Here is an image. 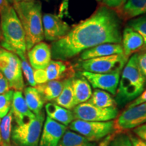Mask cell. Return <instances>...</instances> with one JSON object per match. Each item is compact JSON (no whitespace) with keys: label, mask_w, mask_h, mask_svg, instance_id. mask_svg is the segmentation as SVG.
<instances>
[{"label":"cell","mask_w":146,"mask_h":146,"mask_svg":"<svg viewBox=\"0 0 146 146\" xmlns=\"http://www.w3.org/2000/svg\"><path fill=\"white\" fill-rule=\"evenodd\" d=\"M121 42L120 17L115 10L102 5L90 17L70 28L64 36L52 42V58L67 61L97 45Z\"/></svg>","instance_id":"obj_1"},{"label":"cell","mask_w":146,"mask_h":146,"mask_svg":"<svg viewBox=\"0 0 146 146\" xmlns=\"http://www.w3.org/2000/svg\"><path fill=\"white\" fill-rule=\"evenodd\" d=\"M0 21L2 34L0 46L19 58L27 57L25 33L12 5L0 9Z\"/></svg>","instance_id":"obj_2"},{"label":"cell","mask_w":146,"mask_h":146,"mask_svg":"<svg viewBox=\"0 0 146 146\" xmlns=\"http://www.w3.org/2000/svg\"><path fill=\"white\" fill-rule=\"evenodd\" d=\"M12 6L25 33L27 51L44 39L42 23V5L39 0L15 3Z\"/></svg>","instance_id":"obj_3"},{"label":"cell","mask_w":146,"mask_h":146,"mask_svg":"<svg viewBox=\"0 0 146 146\" xmlns=\"http://www.w3.org/2000/svg\"><path fill=\"white\" fill-rule=\"evenodd\" d=\"M145 84L146 78L137 64V54H135L128 60L123 69L115 95L116 104L123 106L135 100L144 91Z\"/></svg>","instance_id":"obj_4"},{"label":"cell","mask_w":146,"mask_h":146,"mask_svg":"<svg viewBox=\"0 0 146 146\" xmlns=\"http://www.w3.org/2000/svg\"><path fill=\"white\" fill-rule=\"evenodd\" d=\"M45 120V114L41 112L27 123L15 125L12 128L11 137L19 146H38Z\"/></svg>","instance_id":"obj_5"},{"label":"cell","mask_w":146,"mask_h":146,"mask_svg":"<svg viewBox=\"0 0 146 146\" xmlns=\"http://www.w3.org/2000/svg\"><path fill=\"white\" fill-rule=\"evenodd\" d=\"M128 58L125 54H121L86 60H79L76 64V67L81 71L98 74L121 72L127 62Z\"/></svg>","instance_id":"obj_6"},{"label":"cell","mask_w":146,"mask_h":146,"mask_svg":"<svg viewBox=\"0 0 146 146\" xmlns=\"http://www.w3.org/2000/svg\"><path fill=\"white\" fill-rule=\"evenodd\" d=\"M0 71L12 90L21 91L25 87L21 60L17 55L0 46Z\"/></svg>","instance_id":"obj_7"},{"label":"cell","mask_w":146,"mask_h":146,"mask_svg":"<svg viewBox=\"0 0 146 146\" xmlns=\"http://www.w3.org/2000/svg\"><path fill=\"white\" fill-rule=\"evenodd\" d=\"M113 120L92 122L75 119L69 125V129L81 135L89 141L95 142L104 139L114 130Z\"/></svg>","instance_id":"obj_8"},{"label":"cell","mask_w":146,"mask_h":146,"mask_svg":"<svg viewBox=\"0 0 146 146\" xmlns=\"http://www.w3.org/2000/svg\"><path fill=\"white\" fill-rule=\"evenodd\" d=\"M74 76L72 66L67 61L51 60L44 69L34 70V78L36 85L61 78H71Z\"/></svg>","instance_id":"obj_9"},{"label":"cell","mask_w":146,"mask_h":146,"mask_svg":"<svg viewBox=\"0 0 146 146\" xmlns=\"http://www.w3.org/2000/svg\"><path fill=\"white\" fill-rule=\"evenodd\" d=\"M74 119L92 122H106L117 117L118 110L116 107L102 108L95 106L88 102L80 104L73 108Z\"/></svg>","instance_id":"obj_10"},{"label":"cell","mask_w":146,"mask_h":146,"mask_svg":"<svg viewBox=\"0 0 146 146\" xmlns=\"http://www.w3.org/2000/svg\"><path fill=\"white\" fill-rule=\"evenodd\" d=\"M114 122V130L118 131L135 129L146 123V103L127 108Z\"/></svg>","instance_id":"obj_11"},{"label":"cell","mask_w":146,"mask_h":146,"mask_svg":"<svg viewBox=\"0 0 146 146\" xmlns=\"http://www.w3.org/2000/svg\"><path fill=\"white\" fill-rule=\"evenodd\" d=\"M78 74L83 76L94 88L108 91L115 96L120 81V72L111 74H98L81 71Z\"/></svg>","instance_id":"obj_12"},{"label":"cell","mask_w":146,"mask_h":146,"mask_svg":"<svg viewBox=\"0 0 146 146\" xmlns=\"http://www.w3.org/2000/svg\"><path fill=\"white\" fill-rule=\"evenodd\" d=\"M44 39L47 41H56L61 39L70 30L68 24L55 14L46 13L42 16Z\"/></svg>","instance_id":"obj_13"},{"label":"cell","mask_w":146,"mask_h":146,"mask_svg":"<svg viewBox=\"0 0 146 146\" xmlns=\"http://www.w3.org/2000/svg\"><path fill=\"white\" fill-rule=\"evenodd\" d=\"M66 130V126L47 116L38 146H57Z\"/></svg>","instance_id":"obj_14"},{"label":"cell","mask_w":146,"mask_h":146,"mask_svg":"<svg viewBox=\"0 0 146 146\" xmlns=\"http://www.w3.org/2000/svg\"><path fill=\"white\" fill-rule=\"evenodd\" d=\"M29 62L34 70L44 69L52 60L51 47L41 41L35 45L27 53Z\"/></svg>","instance_id":"obj_15"},{"label":"cell","mask_w":146,"mask_h":146,"mask_svg":"<svg viewBox=\"0 0 146 146\" xmlns=\"http://www.w3.org/2000/svg\"><path fill=\"white\" fill-rule=\"evenodd\" d=\"M11 111L13 114L16 125L27 123L35 116L29 108L23 94L19 91H14Z\"/></svg>","instance_id":"obj_16"},{"label":"cell","mask_w":146,"mask_h":146,"mask_svg":"<svg viewBox=\"0 0 146 146\" xmlns=\"http://www.w3.org/2000/svg\"><path fill=\"white\" fill-rule=\"evenodd\" d=\"M121 54H123V48L121 43H104L83 51L80 56V60Z\"/></svg>","instance_id":"obj_17"},{"label":"cell","mask_w":146,"mask_h":146,"mask_svg":"<svg viewBox=\"0 0 146 146\" xmlns=\"http://www.w3.org/2000/svg\"><path fill=\"white\" fill-rule=\"evenodd\" d=\"M123 54L127 58L130 57L133 53L141 50L144 45L143 37L131 27H127L122 35Z\"/></svg>","instance_id":"obj_18"},{"label":"cell","mask_w":146,"mask_h":146,"mask_svg":"<svg viewBox=\"0 0 146 146\" xmlns=\"http://www.w3.org/2000/svg\"><path fill=\"white\" fill-rule=\"evenodd\" d=\"M45 109L48 117L65 126L69 125L74 120L72 111L53 102L47 103L45 105Z\"/></svg>","instance_id":"obj_19"},{"label":"cell","mask_w":146,"mask_h":146,"mask_svg":"<svg viewBox=\"0 0 146 146\" xmlns=\"http://www.w3.org/2000/svg\"><path fill=\"white\" fill-rule=\"evenodd\" d=\"M74 104L77 106L87 102L92 95L91 85L85 78H72Z\"/></svg>","instance_id":"obj_20"},{"label":"cell","mask_w":146,"mask_h":146,"mask_svg":"<svg viewBox=\"0 0 146 146\" xmlns=\"http://www.w3.org/2000/svg\"><path fill=\"white\" fill-rule=\"evenodd\" d=\"M123 19H132L146 14V0H127L123 6L116 10Z\"/></svg>","instance_id":"obj_21"},{"label":"cell","mask_w":146,"mask_h":146,"mask_svg":"<svg viewBox=\"0 0 146 146\" xmlns=\"http://www.w3.org/2000/svg\"><path fill=\"white\" fill-rule=\"evenodd\" d=\"M64 81H51L47 83L39 84L35 87L45 102H51L56 100L60 96L63 89Z\"/></svg>","instance_id":"obj_22"},{"label":"cell","mask_w":146,"mask_h":146,"mask_svg":"<svg viewBox=\"0 0 146 146\" xmlns=\"http://www.w3.org/2000/svg\"><path fill=\"white\" fill-rule=\"evenodd\" d=\"M24 98L29 108L35 115H37L42 112L44 101L37 89L33 87H27L24 90Z\"/></svg>","instance_id":"obj_23"},{"label":"cell","mask_w":146,"mask_h":146,"mask_svg":"<svg viewBox=\"0 0 146 146\" xmlns=\"http://www.w3.org/2000/svg\"><path fill=\"white\" fill-rule=\"evenodd\" d=\"M54 102L60 106L70 110L76 106L72 87V78L64 80L62 90L60 96L54 100Z\"/></svg>","instance_id":"obj_24"},{"label":"cell","mask_w":146,"mask_h":146,"mask_svg":"<svg viewBox=\"0 0 146 146\" xmlns=\"http://www.w3.org/2000/svg\"><path fill=\"white\" fill-rule=\"evenodd\" d=\"M57 146H96V143L77 133L66 130Z\"/></svg>","instance_id":"obj_25"},{"label":"cell","mask_w":146,"mask_h":146,"mask_svg":"<svg viewBox=\"0 0 146 146\" xmlns=\"http://www.w3.org/2000/svg\"><path fill=\"white\" fill-rule=\"evenodd\" d=\"M87 102L95 106L107 108L116 106V102L112 96L107 91L96 89L92 93L91 98Z\"/></svg>","instance_id":"obj_26"},{"label":"cell","mask_w":146,"mask_h":146,"mask_svg":"<svg viewBox=\"0 0 146 146\" xmlns=\"http://www.w3.org/2000/svg\"><path fill=\"white\" fill-rule=\"evenodd\" d=\"M13 114L12 111L10 110L8 114L2 118L0 124V135L1 139V146L10 145L11 133L12 130V120Z\"/></svg>","instance_id":"obj_27"},{"label":"cell","mask_w":146,"mask_h":146,"mask_svg":"<svg viewBox=\"0 0 146 146\" xmlns=\"http://www.w3.org/2000/svg\"><path fill=\"white\" fill-rule=\"evenodd\" d=\"M128 27L137 32L143 37L144 45H146V14L131 19L128 23Z\"/></svg>","instance_id":"obj_28"},{"label":"cell","mask_w":146,"mask_h":146,"mask_svg":"<svg viewBox=\"0 0 146 146\" xmlns=\"http://www.w3.org/2000/svg\"><path fill=\"white\" fill-rule=\"evenodd\" d=\"M14 93L12 89H10L4 94H0V118L4 117L10 112Z\"/></svg>","instance_id":"obj_29"},{"label":"cell","mask_w":146,"mask_h":146,"mask_svg":"<svg viewBox=\"0 0 146 146\" xmlns=\"http://www.w3.org/2000/svg\"><path fill=\"white\" fill-rule=\"evenodd\" d=\"M19 58L21 60L22 72H23V74L25 76L27 83L31 87H36V83L35 81L33 68H32V66L29 64V61L27 59V57Z\"/></svg>","instance_id":"obj_30"},{"label":"cell","mask_w":146,"mask_h":146,"mask_svg":"<svg viewBox=\"0 0 146 146\" xmlns=\"http://www.w3.org/2000/svg\"><path fill=\"white\" fill-rule=\"evenodd\" d=\"M108 146H133L129 135H118L114 138H112Z\"/></svg>","instance_id":"obj_31"},{"label":"cell","mask_w":146,"mask_h":146,"mask_svg":"<svg viewBox=\"0 0 146 146\" xmlns=\"http://www.w3.org/2000/svg\"><path fill=\"white\" fill-rule=\"evenodd\" d=\"M104 5L112 10H119L123 6L127 0H102Z\"/></svg>","instance_id":"obj_32"},{"label":"cell","mask_w":146,"mask_h":146,"mask_svg":"<svg viewBox=\"0 0 146 146\" xmlns=\"http://www.w3.org/2000/svg\"><path fill=\"white\" fill-rule=\"evenodd\" d=\"M137 64L141 72L146 78V52L137 54Z\"/></svg>","instance_id":"obj_33"},{"label":"cell","mask_w":146,"mask_h":146,"mask_svg":"<svg viewBox=\"0 0 146 146\" xmlns=\"http://www.w3.org/2000/svg\"><path fill=\"white\" fill-rule=\"evenodd\" d=\"M144 103H146V89L142 92V94L139 96L137 97L135 100H133L128 105L127 108L137 106L141 105Z\"/></svg>","instance_id":"obj_34"},{"label":"cell","mask_w":146,"mask_h":146,"mask_svg":"<svg viewBox=\"0 0 146 146\" xmlns=\"http://www.w3.org/2000/svg\"><path fill=\"white\" fill-rule=\"evenodd\" d=\"M133 132L137 137L146 141V123L133 129Z\"/></svg>","instance_id":"obj_35"},{"label":"cell","mask_w":146,"mask_h":146,"mask_svg":"<svg viewBox=\"0 0 146 146\" xmlns=\"http://www.w3.org/2000/svg\"><path fill=\"white\" fill-rule=\"evenodd\" d=\"M10 89L8 80L3 75V73L0 71V94L7 92L10 90Z\"/></svg>","instance_id":"obj_36"},{"label":"cell","mask_w":146,"mask_h":146,"mask_svg":"<svg viewBox=\"0 0 146 146\" xmlns=\"http://www.w3.org/2000/svg\"><path fill=\"white\" fill-rule=\"evenodd\" d=\"M131 143L133 146H146V141L141 139L139 138L138 137L129 135Z\"/></svg>","instance_id":"obj_37"},{"label":"cell","mask_w":146,"mask_h":146,"mask_svg":"<svg viewBox=\"0 0 146 146\" xmlns=\"http://www.w3.org/2000/svg\"><path fill=\"white\" fill-rule=\"evenodd\" d=\"M112 136L111 135H109L106 137L100 142V143L98 146H108L110 143V140L112 139Z\"/></svg>","instance_id":"obj_38"},{"label":"cell","mask_w":146,"mask_h":146,"mask_svg":"<svg viewBox=\"0 0 146 146\" xmlns=\"http://www.w3.org/2000/svg\"><path fill=\"white\" fill-rule=\"evenodd\" d=\"M10 5L8 0H0V9L3 8V7Z\"/></svg>","instance_id":"obj_39"},{"label":"cell","mask_w":146,"mask_h":146,"mask_svg":"<svg viewBox=\"0 0 146 146\" xmlns=\"http://www.w3.org/2000/svg\"><path fill=\"white\" fill-rule=\"evenodd\" d=\"M35 1V0H8L9 3L12 4L15 3H20V2H25V1Z\"/></svg>","instance_id":"obj_40"},{"label":"cell","mask_w":146,"mask_h":146,"mask_svg":"<svg viewBox=\"0 0 146 146\" xmlns=\"http://www.w3.org/2000/svg\"><path fill=\"white\" fill-rule=\"evenodd\" d=\"M2 39V34H1V21H0V41Z\"/></svg>","instance_id":"obj_41"},{"label":"cell","mask_w":146,"mask_h":146,"mask_svg":"<svg viewBox=\"0 0 146 146\" xmlns=\"http://www.w3.org/2000/svg\"><path fill=\"white\" fill-rule=\"evenodd\" d=\"M143 50H146V45H143V47H142V48L141 49V51H143Z\"/></svg>","instance_id":"obj_42"},{"label":"cell","mask_w":146,"mask_h":146,"mask_svg":"<svg viewBox=\"0 0 146 146\" xmlns=\"http://www.w3.org/2000/svg\"><path fill=\"white\" fill-rule=\"evenodd\" d=\"M0 124H1V118H0ZM0 144L1 145V135H0Z\"/></svg>","instance_id":"obj_43"},{"label":"cell","mask_w":146,"mask_h":146,"mask_svg":"<svg viewBox=\"0 0 146 146\" xmlns=\"http://www.w3.org/2000/svg\"><path fill=\"white\" fill-rule=\"evenodd\" d=\"M97 1H102V0H96Z\"/></svg>","instance_id":"obj_44"},{"label":"cell","mask_w":146,"mask_h":146,"mask_svg":"<svg viewBox=\"0 0 146 146\" xmlns=\"http://www.w3.org/2000/svg\"><path fill=\"white\" fill-rule=\"evenodd\" d=\"M6 146H12V145H6Z\"/></svg>","instance_id":"obj_45"},{"label":"cell","mask_w":146,"mask_h":146,"mask_svg":"<svg viewBox=\"0 0 146 146\" xmlns=\"http://www.w3.org/2000/svg\"><path fill=\"white\" fill-rule=\"evenodd\" d=\"M145 51H146V50H145Z\"/></svg>","instance_id":"obj_46"}]
</instances>
